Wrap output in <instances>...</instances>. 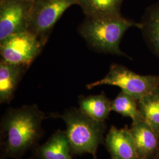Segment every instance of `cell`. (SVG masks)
Here are the masks:
<instances>
[{"label":"cell","instance_id":"obj_1","mask_svg":"<svg viewBox=\"0 0 159 159\" xmlns=\"http://www.w3.org/2000/svg\"><path fill=\"white\" fill-rule=\"evenodd\" d=\"M47 117L36 104L7 109L0 121V159H20L36 148Z\"/></svg>","mask_w":159,"mask_h":159},{"label":"cell","instance_id":"obj_2","mask_svg":"<svg viewBox=\"0 0 159 159\" xmlns=\"http://www.w3.org/2000/svg\"><path fill=\"white\" fill-rule=\"evenodd\" d=\"M51 117L60 118L66 125V134L72 155L90 154L97 159V152L104 143L105 122L98 121L82 113L79 108H68Z\"/></svg>","mask_w":159,"mask_h":159},{"label":"cell","instance_id":"obj_3","mask_svg":"<svg viewBox=\"0 0 159 159\" xmlns=\"http://www.w3.org/2000/svg\"><path fill=\"white\" fill-rule=\"evenodd\" d=\"M141 24L121 16L86 17L79 32L87 43L97 51L126 56L120 48L125 31L132 27L140 29Z\"/></svg>","mask_w":159,"mask_h":159},{"label":"cell","instance_id":"obj_4","mask_svg":"<svg viewBox=\"0 0 159 159\" xmlns=\"http://www.w3.org/2000/svg\"><path fill=\"white\" fill-rule=\"evenodd\" d=\"M103 85L118 87L121 91L130 94L139 101L155 88L159 87V77L140 75L123 66L113 64L104 78L87 84L86 87L91 90Z\"/></svg>","mask_w":159,"mask_h":159},{"label":"cell","instance_id":"obj_5","mask_svg":"<svg viewBox=\"0 0 159 159\" xmlns=\"http://www.w3.org/2000/svg\"><path fill=\"white\" fill-rule=\"evenodd\" d=\"M77 0H34L30 16L29 29L46 45L56 23Z\"/></svg>","mask_w":159,"mask_h":159},{"label":"cell","instance_id":"obj_6","mask_svg":"<svg viewBox=\"0 0 159 159\" xmlns=\"http://www.w3.org/2000/svg\"><path fill=\"white\" fill-rule=\"evenodd\" d=\"M44 46L29 30L14 34L0 43L1 61L29 68Z\"/></svg>","mask_w":159,"mask_h":159},{"label":"cell","instance_id":"obj_7","mask_svg":"<svg viewBox=\"0 0 159 159\" xmlns=\"http://www.w3.org/2000/svg\"><path fill=\"white\" fill-rule=\"evenodd\" d=\"M32 4L24 0H0V43L28 30Z\"/></svg>","mask_w":159,"mask_h":159},{"label":"cell","instance_id":"obj_8","mask_svg":"<svg viewBox=\"0 0 159 159\" xmlns=\"http://www.w3.org/2000/svg\"><path fill=\"white\" fill-rule=\"evenodd\" d=\"M111 159H138L136 148L130 129L111 126L104 139Z\"/></svg>","mask_w":159,"mask_h":159},{"label":"cell","instance_id":"obj_9","mask_svg":"<svg viewBox=\"0 0 159 159\" xmlns=\"http://www.w3.org/2000/svg\"><path fill=\"white\" fill-rule=\"evenodd\" d=\"M138 159H152L159 146V134L144 120L133 123L130 129Z\"/></svg>","mask_w":159,"mask_h":159},{"label":"cell","instance_id":"obj_10","mask_svg":"<svg viewBox=\"0 0 159 159\" xmlns=\"http://www.w3.org/2000/svg\"><path fill=\"white\" fill-rule=\"evenodd\" d=\"M35 159H73L66 130L58 129L32 150Z\"/></svg>","mask_w":159,"mask_h":159},{"label":"cell","instance_id":"obj_11","mask_svg":"<svg viewBox=\"0 0 159 159\" xmlns=\"http://www.w3.org/2000/svg\"><path fill=\"white\" fill-rule=\"evenodd\" d=\"M27 67L0 61V103L10 104Z\"/></svg>","mask_w":159,"mask_h":159},{"label":"cell","instance_id":"obj_12","mask_svg":"<svg viewBox=\"0 0 159 159\" xmlns=\"http://www.w3.org/2000/svg\"><path fill=\"white\" fill-rule=\"evenodd\" d=\"M80 110L93 119L105 122L111 110V101L102 92L97 95L79 97Z\"/></svg>","mask_w":159,"mask_h":159},{"label":"cell","instance_id":"obj_13","mask_svg":"<svg viewBox=\"0 0 159 159\" xmlns=\"http://www.w3.org/2000/svg\"><path fill=\"white\" fill-rule=\"evenodd\" d=\"M123 0H77L86 17H104L121 15Z\"/></svg>","mask_w":159,"mask_h":159},{"label":"cell","instance_id":"obj_14","mask_svg":"<svg viewBox=\"0 0 159 159\" xmlns=\"http://www.w3.org/2000/svg\"><path fill=\"white\" fill-rule=\"evenodd\" d=\"M143 119L159 134V87L137 101Z\"/></svg>","mask_w":159,"mask_h":159},{"label":"cell","instance_id":"obj_15","mask_svg":"<svg viewBox=\"0 0 159 159\" xmlns=\"http://www.w3.org/2000/svg\"><path fill=\"white\" fill-rule=\"evenodd\" d=\"M140 24V29L154 51L159 56V2L149 8Z\"/></svg>","mask_w":159,"mask_h":159},{"label":"cell","instance_id":"obj_16","mask_svg":"<svg viewBox=\"0 0 159 159\" xmlns=\"http://www.w3.org/2000/svg\"><path fill=\"white\" fill-rule=\"evenodd\" d=\"M111 110L124 117L130 118L133 123L144 120L139 109L137 101L123 91H121L111 101Z\"/></svg>","mask_w":159,"mask_h":159},{"label":"cell","instance_id":"obj_17","mask_svg":"<svg viewBox=\"0 0 159 159\" xmlns=\"http://www.w3.org/2000/svg\"><path fill=\"white\" fill-rule=\"evenodd\" d=\"M152 159H159V146L156 153L154 155Z\"/></svg>","mask_w":159,"mask_h":159},{"label":"cell","instance_id":"obj_18","mask_svg":"<svg viewBox=\"0 0 159 159\" xmlns=\"http://www.w3.org/2000/svg\"><path fill=\"white\" fill-rule=\"evenodd\" d=\"M24 1H29V2H33L34 0H24Z\"/></svg>","mask_w":159,"mask_h":159},{"label":"cell","instance_id":"obj_19","mask_svg":"<svg viewBox=\"0 0 159 159\" xmlns=\"http://www.w3.org/2000/svg\"><path fill=\"white\" fill-rule=\"evenodd\" d=\"M34 159V157H30V158H29V159Z\"/></svg>","mask_w":159,"mask_h":159}]
</instances>
